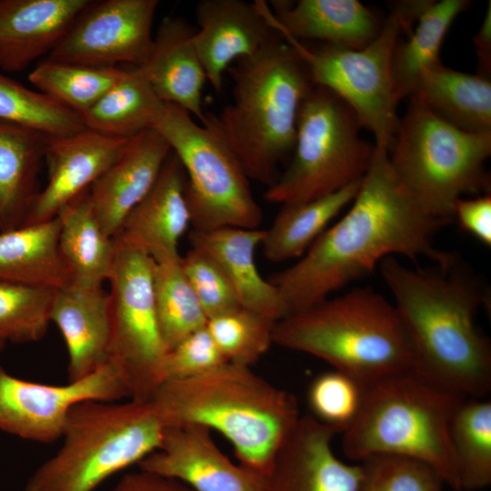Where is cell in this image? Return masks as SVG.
I'll return each mask as SVG.
<instances>
[{
  "mask_svg": "<svg viewBox=\"0 0 491 491\" xmlns=\"http://www.w3.org/2000/svg\"><path fill=\"white\" fill-rule=\"evenodd\" d=\"M137 466L193 491H267L266 476L234 464L198 425L165 426L160 447Z\"/></svg>",
  "mask_w": 491,
  "mask_h": 491,
  "instance_id": "obj_15",
  "label": "cell"
},
{
  "mask_svg": "<svg viewBox=\"0 0 491 491\" xmlns=\"http://www.w3.org/2000/svg\"><path fill=\"white\" fill-rule=\"evenodd\" d=\"M90 0H0V70L47 57Z\"/></svg>",
  "mask_w": 491,
  "mask_h": 491,
  "instance_id": "obj_21",
  "label": "cell"
},
{
  "mask_svg": "<svg viewBox=\"0 0 491 491\" xmlns=\"http://www.w3.org/2000/svg\"><path fill=\"white\" fill-rule=\"evenodd\" d=\"M480 65L479 75L490 76L491 71V3L486 10L484 20L473 38Z\"/></svg>",
  "mask_w": 491,
  "mask_h": 491,
  "instance_id": "obj_45",
  "label": "cell"
},
{
  "mask_svg": "<svg viewBox=\"0 0 491 491\" xmlns=\"http://www.w3.org/2000/svg\"><path fill=\"white\" fill-rule=\"evenodd\" d=\"M54 218L0 232V279L62 289L71 286Z\"/></svg>",
  "mask_w": 491,
  "mask_h": 491,
  "instance_id": "obj_27",
  "label": "cell"
},
{
  "mask_svg": "<svg viewBox=\"0 0 491 491\" xmlns=\"http://www.w3.org/2000/svg\"><path fill=\"white\" fill-rule=\"evenodd\" d=\"M180 263L207 320L241 307L229 278L209 253L192 246Z\"/></svg>",
  "mask_w": 491,
  "mask_h": 491,
  "instance_id": "obj_41",
  "label": "cell"
},
{
  "mask_svg": "<svg viewBox=\"0 0 491 491\" xmlns=\"http://www.w3.org/2000/svg\"><path fill=\"white\" fill-rule=\"evenodd\" d=\"M165 425L149 401H85L70 411L63 445L28 478L25 491H94L156 451Z\"/></svg>",
  "mask_w": 491,
  "mask_h": 491,
  "instance_id": "obj_7",
  "label": "cell"
},
{
  "mask_svg": "<svg viewBox=\"0 0 491 491\" xmlns=\"http://www.w3.org/2000/svg\"><path fill=\"white\" fill-rule=\"evenodd\" d=\"M110 491H193L184 483L138 468L123 476Z\"/></svg>",
  "mask_w": 491,
  "mask_h": 491,
  "instance_id": "obj_44",
  "label": "cell"
},
{
  "mask_svg": "<svg viewBox=\"0 0 491 491\" xmlns=\"http://www.w3.org/2000/svg\"><path fill=\"white\" fill-rule=\"evenodd\" d=\"M428 2L393 3L377 36L361 49L328 44L309 48L285 32H276L302 58L313 84L341 98L354 111L362 128L373 134L375 145L389 150L399 125L392 77L394 51L403 34L414 28Z\"/></svg>",
  "mask_w": 491,
  "mask_h": 491,
  "instance_id": "obj_10",
  "label": "cell"
},
{
  "mask_svg": "<svg viewBox=\"0 0 491 491\" xmlns=\"http://www.w3.org/2000/svg\"><path fill=\"white\" fill-rule=\"evenodd\" d=\"M460 489L474 491L491 483V401L465 398L450 427Z\"/></svg>",
  "mask_w": 491,
  "mask_h": 491,
  "instance_id": "obj_34",
  "label": "cell"
},
{
  "mask_svg": "<svg viewBox=\"0 0 491 491\" xmlns=\"http://www.w3.org/2000/svg\"><path fill=\"white\" fill-rule=\"evenodd\" d=\"M185 181L184 167L171 151L155 185L116 235L145 251L154 261L179 257V240L191 225Z\"/></svg>",
  "mask_w": 491,
  "mask_h": 491,
  "instance_id": "obj_22",
  "label": "cell"
},
{
  "mask_svg": "<svg viewBox=\"0 0 491 491\" xmlns=\"http://www.w3.org/2000/svg\"><path fill=\"white\" fill-rule=\"evenodd\" d=\"M195 15L194 45L206 79L217 93L231 64L255 55L276 35L256 1L201 0Z\"/></svg>",
  "mask_w": 491,
  "mask_h": 491,
  "instance_id": "obj_18",
  "label": "cell"
},
{
  "mask_svg": "<svg viewBox=\"0 0 491 491\" xmlns=\"http://www.w3.org/2000/svg\"><path fill=\"white\" fill-rule=\"evenodd\" d=\"M195 31L180 17L164 18L147 60L138 68L162 102L182 108L202 123L207 79L194 45Z\"/></svg>",
  "mask_w": 491,
  "mask_h": 491,
  "instance_id": "obj_23",
  "label": "cell"
},
{
  "mask_svg": "<svg viewBox=\"0 0 491 491\" xmlns=\"http://www.w3.org/2000/svg\"><path fill=\"white\" fill-rule=\"evenodd\" d=\"M375 145V144H374ZM347 212L293 266L274 274L286 316L315 306L394 255L447 266L456 258L435 247L442 225L416 203L395 173L388 149L375 145L370 165Z\"/></svg>",
  "mask_w": 491,
  "mask_h": 491,
  "instance_id": "obj_1",
  "label": "cell"
},
{
  "mask_svg": "<svg viewBox=\"0 0 491 491\" xmlns=\"http://www.w3.org/2000/svg\"><path fill=\"white\" fill-rule=\"evenodd\" d=\"M175 258L154 261L153 291L160 333L168 350L206 326L207 317Z\"/></svg>",
  "mask_w": 491,
  "mask_h": 491,
  "instance_id": "obj_33",
  "label": "cell"
},
{
  "mask_svg": "<svg viewBox=\"0 0 491 491\" xmlns=\"http://www.w3.org/2000/svg\"><path fill=\"white\" fill-rule=\"evenodd\" d=\"M339 432L311 415L300 416L266 476L267 491H357L359 464L340 460L332 448Z\"/></svg>",
  "mask_w": 491,
  "mask_h": 491,
  "instance_id": "obj_16",
  "label": "cell"
},
{
  "mask_svg": "<svg viewBox=\"0 0 491 491\" xmlns=\"http://www.w3.org/2000/svg\"><path fill=\"white\" fill-rule=\"evenodd\" d=\"M233 101L216 116L249 179L271 185L293 152L302 103L315 85L295 49L278 34L227 70Z\"/></svg>",
  "mask_w": 491,
  "mask_h": 491,
  "instance_id": "obj_4",
  "label": "cell"
},
{
  "mask_svg": "<svg viewBox=\"0 0 491 491\" xmlns=\"http://www.w3.org/2000/svg\"><path fill=\"white\" fill-rule=\"evenodd\" d=\"M158 5L157 0H90L45 58L95 67H141L152 48Z\"/></svg>",
  "mask_w": 491,
  "mask_h": 491,
  "instance_id": "obj_13",
  "label": "cell"
},
{
  "mask_svg": "<svg viewBox=\"0 0 491 491\" xmlns=\"http://www.w3.org/2000/svg\"><path fill=\"white\" fill-rule=\"evenodd\" d=\"M225 362L205 326L166 352L162 368L163 381L195 377Z\"/></svg>",
  "mask_w": 491,
  "mask_h": 491,
  "instance_id": "obj_42",
  "label": "cell"
},
{
  "mask_svg": "<svg viewBox=\"0 0 491 491\" xmlns=\"http://www.w3.org/2000/svg\"><path fill=\"white\" fill-rule=\"evenodd\" d=\"M124 66L95 67L45 58L28 75L37 91L82 116L122 76Z\"/></svg>",
  "mask_w": 491,
  "mask_h": 491,
  "instance_id": "obj_35",
  "label": "cell"
},
{
  "mask_svg": "<svg viewBox=\"0 0 491 491\" xmlns=\"http://www.w3.org/2000/svg\"><path fill=\"white\" fill-rule=\"evenodd\" d=\"M5 344V343L4 341H1V340H0V352H1V350L3 349Z\"/></svg>",
  "mask_w": 491,
  "mask_h": 491,
  "instance_id": "obj_46",
  "label": "cell"
},
{
  "mask_svg": "<svg viewBox=\"0 0 491 491\" xmlns=\"http://www.w3.org/2000/svg\"><path fill=\"white\" fill-rule=\"evenodd\" d=\"M49 136L0 120V232L22 226L40 192Z\"/></svg>",
  "mask_w": 491,
  "mask_h": 491,
  "instance_id": "obj_26",
  "label": "cell"
},
{
  "mask_svg": "<svg viewBox=\"0 0 491 491\" xmlns=\"http://www.w3.org/2000/svg\"><path fill=\"white\" fill-rule=\"evenodd\" d=\"M171 153L167 142L153 128L128 139L126 145L91 185L93 213L104 232L115 237L129 213L151 190Z\"/></svg>",
  "mask_w": 491,
  "mask_h": 491,
  "instance_id": "obj_19",
  "label": "cell"
},
{
  "mask_svg": "<svg viewBox=\"0 0 491 491\" xmlns=\"http://www.w3.org/2000/svg\"><path fill=\"white\" fill-rule=\"evenodd\" d=\"M357 491H442L441 476L419 460L395 455H374L359 463Z\"/></svg>",
  "mask_w": 491,
  "mask_h": 491,
  "instance_id": "obj_39",
  "label": "cell"
},
{
  "mask_svg": "<svg viewBox=\"0 0 491 491\" xmlns=\"http://www.w3.org/2000/svg\"><path fill=\"white\" fill-rule=\"evenodd\" d=\"M89 189L56 215L60 223L58 245L71 277L70 286L79 288L102 287L104 281H108L115 257V240L97 222Z\"/></svg>",
  "mask_w": 491,
  "mask_h": 491,
  "instance_id": "obj_28",
  "label": "cell"
},
{
  "mask_svg": "<svg viewBox=\"0 0 491 491\" xmlns=\"http://www.w3.org/2000/svg\"><path fill=\"white\" fill-rule=\"evenodd\" d=\"M361 180L315 200L283 205L270 227L265 230L261 246L266 259L283 262L300 258L330 222L351 204Z\"/></svg>",
  "mask_w": 491,
  "mask_h": 491,
  "instance_id": "obj_30",
  "label": "cell"
},
{
  "mask_svg": "<svg viewBox=\"0 0 491 491\" xmlns=\"http://www.w3.org/2000/svg\"><path fill=\"white\" fill-rule=\"evenodd\" d=\"M56 289L0 279V340H41L51 323Z\"/></svg>",
  "mask_w": 491,
  "mask_h": 491,
  "instance_id": "obj_37",
  "label": "cell"
},
{
  "mask_svg": "<svg viewBox=\"0 0 491 491\" xmlns=\"http://www.w3.org/2000/svg\"><path fill=\"white\" fill-rule=\"evenodd\" d=\"M361 128L341 98L314 85L299 110L290 164L265 198L282 205L305 203L361 180L375 149L361 137Z\"/></svg>",
  "mask_w": 491,
  "mask_h": 491,
  "instance_id": "obj_11",
  "label": "cell"
},
{
  "mask_svg": "<svg viewBox=\"0 0 491 491\" xmlns=\"http://www.w3.org/2000/svg\"><path fill=\"white\" fill-rule=\"evenodd\" d=\"M464 399L413 370L383 377L365 386L359 411L341 433L342 451L357 462L374 455L419 460L460 491L450 427Z\"/></svg>",
  "mask_w": 491,
  "mask_h": 491,
  "instance_id": "obj_6",
  "label": "cell"
},
{
  "mask_svg": "<svg viewBox=\"0 0 491 491\" xmlns=\"http://www.w3.org/2000/svg\"><path fill=\"white\" fill-rule=\"evenodd\" d=\"M128 397L108 362L91 375L65 385L18 378L0 365V430L34 442L51 444L62 437L72 408L85 401L115 402Z\"/></svg>",
  "mask_w": 491,
  "mask_h": 491,
  "instance_id": "obj_14",
  "label": "cell"
},
{
  "mask_svg": "<svg viewBox=\"0 0 491 491\" xmlns=\"http://www.w3.org/2000/svg\"><path fill=\"white\" fill-rule=\"evenodd\" d=\"M365 386L337 370L316 376L307 391L311 415L318 422L343 433L356 418Z\"/></svg>",
  "mask_w": 491,
  "mask_h": 491,
  "instance_id": "obj_40",
  "label": "cell"
},
{
  "mask_svg": "<svg viewBox=\"0 0 491 491\" xmlns=\"http://www.w3.org/2000/svg\"><path fill=\"white\" fill-rule=\"evenodd\" d=\"M275 322L238 307L207 320L206 328L227 362L251 366L273 344Z\"/></svg>",
  "mask_w": 491,
  "mask_h": 491,
  "instance_id": "obj_38",
  "label": "cell"
},
{
  "mask_svg": "<svg viewBox=\"0 0 491 491\" xmlns=\"http://www.w3.org/2000/svg\"><path fill=\"white\" fill-rule=\"evenodd\" d=\"M273 344L320 358L366 386L412 369L411 346L394 304L356 287L286 316Z\"/></svg>",
  "mask_w": 491,
  "mask_h": 491,
  "instance_id": "obj_5",
  "label": "cell"
},
{
  "mask_svg": "<svg viewBox=\"0 0 491 491\" xmlns=\"http://www.w3.org/2000/svg\"><path fill=\"white\" fill-rule=\"evenodd\" d=\"M0 120L65 137L85 130L82 117L37 90L0 71Z\"/></svg>",
  "mask_w": 491,
  "mask_h": 491,
  "instance_id": "obj_36",
  "label": "cell"
},
{
  "mask_svg": "<svg viewBox=\"0 0 491 491\" xmlns=\"http://www.w3.org/2000/svg\"><path fill=\"white\" fill-rule=\"evenodd\" d=\"M51 322L66 346L68 381L82 379L108 363L109 296L102 287L56 290Z\"/></svg>",
  "mask_w": 491,
  "mask_h": 491,
  "instance_id": "obj_24",
  "label": "cell"
},
{
  "mask_svg": "<svg viewBox=\"0 0 491 491\" xmlns=\"http://www.w3.org/2000/svg\"><path fill=\"white\" fill-rule=\"evenodd\" d=\"M470 5L467 0L430 1L406 41L397 43L392 59L394 91L399 103L411 96L421 74L441 63L439 52L455 19Z\"/></svg>",
  "mask_w": 491,
  "mask_h": 491,
  "instance_id": "obj_32",
  "label": "cell"
},
{
  "mask_svg": "<svg viewBox=\"0 0 491 491\" xmlns=\"http://www.w3.org/2000/svg\"><path fill=\"white\" fill-rule=\"evenodd\" d=\"M461 228L482 244L491 246V195L490 193L472 198L458 199L454 207V220Z\"/></svg>",
  "mask_w": 491,
  "mask_h": 491,
  "instance_id": "obj_43",
  "label": "cell"
},
{
  "mask_svg": "<svg viewBox=\"0 0 491 491\" xmlns=\"http://www.w3.org/2000/svg\"><path fill=\"white\" fill-rule=\"evenodd\" d=\"M378 266L411 346V370L465 398H484L491 389V346L475 324L486 302L479 283L456 259L423 270L388 256Z\"/></svg>",
  "mask_w": 491,
  "mask_h": 491,
  "instance_id": "obj_2",
  "label": "cell"
},
{
  "mask_svg": "<svg viewBox=\"0 0 491 491\" xmlns=\"http://www.w3.org/2000/svg\"><path fill=\"white\" fill-rule=\"evenodd\" d=\"M164 105L138 67L124 66L120 79L81 117L88 130L129 139L152 128Z\"/></svg>",
  "mask_w": 491,
  "mask_h": 491,
  "instance_id": "obj_31",
  "label": "cell"
},
{
  "mask_svg": "<svg viewBox=\"0 0 491 491\" xmlns=\"http://www.w3.org/2000/svg\"><path fill=\"white\" fill-rule=\"evenodd\" d=\"M110 284L108 362L115 368L129 399L148 401L163 382L167 349L156 318L153 258L115 235Z\"/></svg>",
  "mask_w": 491,
  "mask_h": 491,
  "instance_id": "obj_12",
  "label": "cell"
},
{
  "mask_svg": "<svg viewBox=\"0 0 491 491\" xmlns=\"http://www.w3.org/2000/svg\"><path fill=\"white\" fill-rule=\"evenodd\" d=\"M490 155L491 133L462 130L414 96L388 150L395 173L416 203L443 225L454 220L458 199L489 193L485 164Z\"/></svg>",
  "mask_w": 491,
  "mask_h": 491,
  "instance_id": "obj_8",
  "label": "cell"
},
{
  "mask_svg": "<svg viewBox=\"0 0 491 491\" xmlns=\"http://www.w3.org/2000/svg\"><path fill=\"white\" fill-rule=\"evenodd\" d=\"M436 115L471 133H491V82L443 64L425 70L411 95Z\"/></svg>",
  "mask_w": 491,
  "mask_h": 491,
  "instance_id": "obj_29",
  "label": "cell"
},
{
  "mask_svg": "<svg viewBox=\"0 0 491 491\" xmlns=\"http://www.w3.org/2000/svg\"><path fill=\"white\" fill-rule=\"evenodd\" d=\"M256 3L275 31L351 49L369 45L383 24L358 0L275 1L272 8L263 0Z\"/></svg>",
  "mask_w": 491,
  "mask_h": 491,
  "instance_id": "obj_20",
  "label": "cell"
},
{
  "mask_svg": "<svg viewBox=\"0 0 491 491\" xmlns=\"http://www.w3.org/2000/svg\"><path fill=\"white\" fill-rule=\"evenodd\" d=\"M127 141L88 129L69 136L50 137L44 156L47 182L24 225L56 216L62 207L91 187Z\"/></svg>",
  "mask_w": 491,
  "mask_h": 491,
  "instance_id": "obj_17",
  "label": "cell"
},
{
  "mask_svg": "<svg viewBox=\"0 0 491 491\" xmlns=\"http://www.w3.org/2000/svg\"><path fill=\"white\" fill-rule=\"evenodd\" d=\"M265 230L224 227L212 231L193 230L192 246L209 253L229 278L241 307L276 323L286 316L285 305L269 280L263 278L256 264V250Z\"/></svg>",
  "mask_w": 491,
  "mask_h": 491,
  "instance_id": "obj_25",
  "label": "cell"
},
{
  "mask_svg": "<svg viewBox=\"0 0 491 491\" xmlns=\"http://www.w3.org/2000/svg\"><path fill=\"white\" fill-rule=\"evenodd\" d=\"M148 401L165 426L219 432L240 465L263 476L301 416L292 393L230 362L195 377L165 380Z\"/></svg>",
  "mask_w": 491,
  "mask_h": 491,
  "instance_id": "obj_3",
  "label": "cell"
},
{
  "mask_svg": "<svg viewBox=\"0 0 491 491\" xmlns=\"http://www.w3.org/2000/svg\"><path fill=\"white\" fill-rule=\"evenodd\" d=\"M152 128L167 142L184 167L193 230L259 227L261 207L215 115L206 113L199 124L186 111L165 103Z\"/></svg>",
  "mask_w": 491,
  "mask_h": 491,
  "instance_id": "obj_9",
  "label": "cell"
}]
</instances>
